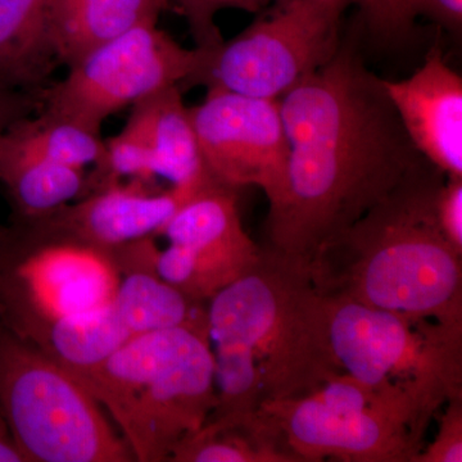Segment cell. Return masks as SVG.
<instances>
[{
  "instance_id": "cell-7",
  "label": "cell",
  "mask_w": 462,
  "mask_h": 462,
  "mask_svg": "<svg viewBox=\"0 0 462 462\" xmlns=\"http://www.w3.org/2000/svg\"><path fill=\"white\" fill-rule=\"evenodd\" d=\"M351 3L278 0L236 38L203 50L199 69L179 88L205 85L279 100L336 56L343 14Z\"/></svg>"
},
{
  "instance_id": "cell-21",
  "label": "cell",
  "mask_w": 462,
  "mask_h": 462,
  "mask_svg": "<svg viewBox=\"0 0 462 462\" xmlns=\"http://www.w3.org/2000/svg\"><path fill=\"white\" fill-rule=\"evenodd\" d=\"M171 462H300L263 418L249 425L206 421L172 449Z\"/></svg>"
},
{
  "instance_id": "cell-30",
  "label": "cell",
  "mask_w": 462,
  "mask_h": 462,
  "mask_svg": "<svg viewBox=\"0 0 462 462\" xmlns=\"http://www.w3.org/2000/svg\"><path fill=\"white\" fill-rule=\"evenodd\" d=\"M251 12H256L258 9L263 7L264 5L270 2V0H247Z\"/></svg>"
},
{
  "instance_id": "cell-12",
  "label": "cell",
  "mask_w": 462,
  "mask_h": 462,
  "mask_svg": "<svg viewBox=\"0 0 462 462\" xmlns=\"http://www.w3.org/2000/svg\"><path fill=\"white\" fill-rule=\"evenodd\" d=\"M153 180L132 179L109 185L51 214L14 223L17 229L42 239H63L112 252L145 238L160 236L173 215L203 187H172L153 191Z\"/></svg>"
},
{
  "instance_id": "cell-2",
  "label": "cell",
  "mask_w": 462,
  "mask_h": 462,
  "mask_svg": "<svg viewBox=\"0 0 462 462\" xmlns=\"http://www.w3.org/2000/svg\"><path fill=\"white\" fill-rule=\"evenodd\" d=\"M445 173L424 161L310 261L316 284L374 309L462 327V254L438 223Z\"/></svg>"
},
{
  "instance_id": "cell-8",
  "label": "cell",
  "mask_w": 462,
  "mask_h": 462,
  "mask_svg": "<svg viewBox=\"0 0 462 462\" xmlns=\"http://www.w3.org/2000/svg\"><path fill=\"white\" fill-rule=\"evenodd\" d=\"M121 282L111 252L7 226L0 238V324L33 342L54 322L108 305Z\"/></svg>"
},
{
  "instance_id": "cell-24",
  "label": "cell",
  "mask_w": 462,
  "mask_h": 462,
  "mask_svg": "<svg viewBox=\"0 0 462 462\" xmlns=\"http://www.w3.org/2000/svg\"><path fill=\"white\" fill-rule=\"evenodd\" d=\"M363 12L374 35L382 39L403 36L416 17H427L449 32H460L462 0H352Z\"/></svg>"
},
{
  "instance_id": "cell-4",
  "label": "cell",
  "mask_w": 462,
  "mask_h": 462,
  "mask_svg": "<svg viewBox=\"0 0 462 462\" xmlns=\"http://www.w3.org/2000/svg\"><path fill=\"white\" fill-rule=\"evenodd\" d=\"M72 375L111 416L136 461H169L216 404L209 333L189 328L134 337L98 366Z\"/></svg>"
},
{
  "instance_id": "cell-29",
  "label": "cell",
  "mask_w": 462,
  "mask_h": 462,
  "mask_svg": "<svg viewBox=\"0 0 462 462\" xmlns=\"http://www.w3.org/2000/svg\"><path fill=\"white\" fill-rule=\"evenodd\" d=\"M0 462H26L14 443L2 411H0Z\"/></svg>"
},
{
  "instance_id": "cell-17",
  "label": "cell",
  "mask_w": 462,
  "mask_h": 462,
  "mask_svg": "<svg viewBox=\"0 0 462 462\" xmlns=\"http://www.w3.org/2000/svg\"><path fill=\"white\" fill-rule=\"evenodd\" d=\"M0 182L14 208V223L51 214L88 194L85 169L51 162L21 151L0 135Z\"/></svg>"
},
{
  "instance_id": "cell-9",
  "label": "cell",
  "mask_w": 462,
  "mask_h": 462,
  "mask_svg": "<svg viewBox=\"0 0 462 462\" xmlns=\"http://www.w3.org/2000/svg\"><path fill=\"white\" fill-rule=\"evenodd\" d=\"M157 21L134 26L69 67L62 81L42 91L39 114L100 134L109 116L173 85L180 87L199 69L203 50L181 47Z\"/></svg>"
},
{
  "instance_id": "cell-15",
  "label": "cell",
  "mask_w": 462,
  "mask_h": 462,
  "mask_svg": "<svg viewBox=\"0 0 462 462\" xmlns=\"http://www.w3.org/2000/svg\"><path fill=\"white\" fill-rule=\"evenodd\" d=\"M170 5V0H48V32L60 66H74L134 26L158 20Z\"/></svg>"
},
{
  "instance_id": "cell-16",
  "label": "cell",
  "mask_w": 462,
  "mask_h": 462,
  "mask_svg": "<svg viewBox=\"0 0 462 462\" xmlns=\"http://www.w3.org/2000/svg\"><path fill=\"white\" fill-rule=\"evenodd\" d=\"M48 0H0V88L39 93L60 66L47 23Z\"/></svg>"
},
{
  "instance_id": "cell-22",
  "label": "cell",
  "mask_w": 462,
  "mask_h": 462,
  "mask_svg": "<svg viewBox=\"0 0 462 462\" xmlns=\"http://www.w3.org/2000/svg\"><path fill=\"white\" fill-rule=\"evenodd\" d=\"M3 136L26 153L78 169L99 165L106 154L100 134L39 112L12 124Z\"/></svg>"
},
{
  "instance_id": "cell-26",
  "label": "cell",
  "mask_w": 462,
  "mask_h": 462,
  "mask_svg": "<svg viewBox=\"0 0 462 462\" xmlns=\"http://www.w3.org/2000/svg\"><path fill=\"white\" fill-rule=\"evenodd\" d=\"M445 406L436 438L412 462L462 461V396L451 398Z\"/></svg>"
},
{
  "instance_id": "cell-6",
  "label": "cell",
  "mask_w": 462,
  "mask_h": 462,
  "mask_svg": "<svg viewBox=\"0 0 462 462\" xmlns=\"http://www.w3.org/2000/svg\"><path fill=\"white\" fill-rule=\"evenodd\" d=\"M0 411L26 462H130L132 449L87 388L0 324Z\"/></svg>"
},
{
  "instance_id": "cell-23",
  "label": "cell",
  "mask_w": 462,
  "mask_h": 462,
  "mask_svg": "<svg viewBox=\"0 0 462 462\" xmlns=\"http://www.w3.org/2000/svg\"><path fill=\"white\" fill-rule=\"evenodd\" d=\"M105 144L102 162L88 172L87 196L117 184L121 178L154 180L151 172L148 115L142 100L134 105L123 132L105 141Z\"/></svg>"
},
{
  "instance_id": "cell-18",
  "label": "cell",
  "mask_w": 462,
  "mask_h": 462,
  "mask_svg": "<svg viewBox=\"0 0 462 462\" xmlns=\"http://www.w3.org/2000/svg\"><path fill=\"white\" fill-rule=\"evenodd\" d=\"M148 115L151 172L172 187H203L217 182L206 170L189 108L178 85L142 100Z\"/></svg>"
},
{
  "instance_id": "cell-31",
  "label": "cell",
  "mask_w": 462,
  "mask_h": 462,
  "mask_svg": "<svg viewBox=\"0 0 462 462\" xmlns=\"http://www.w3.org/2000/svg\"><path fill=\"white\" fill-rule=\"evenodd\" d=\"M0 314H2V312H0Z\"/></svg>"
},
{
  "instance_id": "cell-20",
  "label": "cell",
  "mask_w": 462,
  "mask_h": 462,
  "mask_svg": "<svg viewBox=\"0 0 462 462\" xmlns=\"http://www.w3.org/2000/svg\"><path fill=\"white\" fill-rule=\"evenodd\" d=\"M133 338L111 300L99 309L54 322L32 345L67 372L78 374L98 366Z\"/></svg>"
},
{
  "instance_id": "cell-19",
  "label": "cell",
  "mask_w": 462,
  "mask_h": 462,
  "mask_svg": "<svg viewBox=\"0 0 462 462\" xmlns=\"http://www.w3.org/2000/svg\"><path fill=\"white\" fill-rule=\"evenodd\" d=\"M112 303L134 337L172 328L209 333L206 303L184 296L163 282L156 270L124 273Z\"/></svg>"
},
{
  "instance_id": "cell-10",
  "label": "cell",
  "mask_w": 462,
  "mask_h": 462,
  "mask_svg": "<svg viewBox=\"0 0 462 462\" xmlns=\"http://www.w3.org/2000/svg\"><path fill=\"white\" fill-rule=\"evenodd\" d=\"M189 114L212 179L236 190L254 185L266 194L269 209L279 206L289 161L281 102L209 88Z\"/></svg>"
},
{
  "instance_id": "cell-14",
  "label": "cell",
  "mask_w": 462,
  "mask_h": 462,
  "mask_svg": "<svg viewBox=\"0 0 462 462\" xmlns=\"http://www.w3.org/2000/svg\"><path fill=\"white\" fill-rule=\"evenodd\" d=\"M383 85L413 147L447 178H462V78L439 48L410 78Z\"/></svg>"
},
{
  "instance_id": "cell-3",
  "label": "cell",
  "mask_w": 462,
  "mask_h": 462,
  "mask_svg": "<svg viewBox=\"0 0 462 462\" xmlns=\"http://www.w3.org/2000/svg\"><path fill=\"white\" fill-rule=\"evenodd\" d=\"M207 316L211 345L254 356L266 400L307 396L342 374L327 297L307 258L261 249L247 272L208 300Z\"/></svg>"
},
{
  "instance_id": "cell-25",
  "label": "cell",
  "mask_w": 462,
  "mask_h": 462,
  "mask_svg": "<svg viewBox=\"0 0 462 462\" xmlns=\"http://www.w3.org/2000/svg\"><path fill=\"white\" fill-rule=\"evenodd\" d=\"M176 8L189 23L197 48L214 50L224 42L215 25V14L224 8H239L251 12L247 0H173ZM171 3V0H170Z\"/></svg>"
},
{
  "instance_id": "cell-5",
  "label": "cell",
  "mask_w": 462,
  "mask_h": 462,
  "mask_svg": "<svg viewBox=\"0 0 462 462\" xmlns=\"http://www.w3.org/2000/svg\"><path fill=\"white\" fill-rule=\"evenodd\" d=\"M334 357L342 373L406 404L430 427L462 396V327L374 309L328 294Z\"/></svg>"
},
{
  "instance_id": "cell-1",
  "label": "cell",
  "mask_w": 462,
  "mask_h": 462,
  "mask_svg": "<svg viewBox=\"0 0 462 462\" xmlns=\"http://www.w3.org/2000/svg\"><path fill=\"white\" fill-rule=\"evenodd\" d=\"M289 144L284 199L269 209L270 248L314 260L382 202L424 157L383 79L354 44L279 99Z\"/></svg>"
},
{
  "instance_id": "cell-27",
  "label": "cell",
  "mask_w": 462,
  "mask_h": 462,
  "mask_svg": "<svg viewBox=\"0 0 462 462\" xmlns=\"http://www.w3.org/2000/svg\"><path fill=\"white\" fill-rule=\"evenodd\" d=\"M438 223L448 242L462 254V178H447L438 191Z\"/></svg>"
},
{
  "instance_id": "cell-11",
  "label": "cell",
  "mask_w": 462,
  "mask_h": 462,
  "mask_svg": "<svg viewBox=\"0 0 462 462\" xmlns=\"http://www.w3.org/2000/svg\"><path fill=\"white\" fill-rule=\"evenodd\" d=\"M261 410L300 462H412L424 447V437L400 416L314 393L269 398Z\"/></svg>"
},
{
  "instance_id": "cell-13",
  "label": "cell",
  "mask_w": 462,
  "mask_h": 462,
  "mask_svg": "<svg viewBox=\"0 0 462 462\" xmlns=\"http://www.w3.org/2000/svg\"><path fill=\"white\" fill-rule=\"evenodd\" d=\"M161 236L184 247L180 289L200 303L240 278L261 254L243 229L236 189L220 184L185 203Z\"/></svg>"
},
{
  "instance_id": "cell-28",
  "label": "cell",
  "mask_w": 462,
  "mask_h": 462,
  "mask_svg": "<svg viewBox=\"0 0 462 462\" xmlns=\"http://www.w3.org/2000/svg\"><path fill=\"white\" fill-rule=\"evenodd\" d=\"M42 91L32 93L0 88V135L21 118L38 114L42 107ZM5 229L7 226L0 224V238Z\"/></svg>"
}]
</instances>
